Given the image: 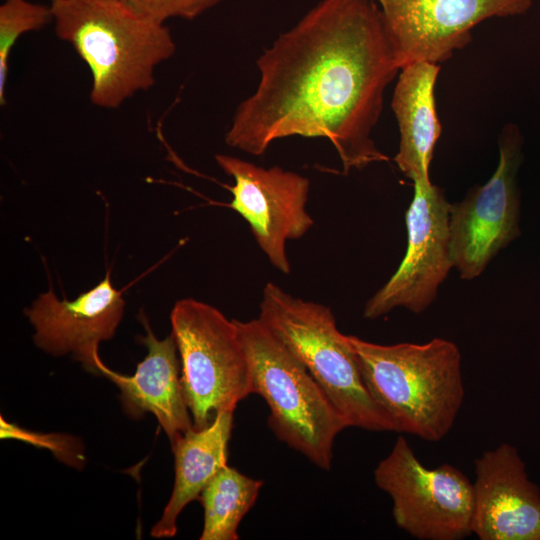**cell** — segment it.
<instances>
[{
	"label": "cell",
	"instance_id": "obj_14",
	"mask_svg": "<svg viewBox=\"0 0 540 540\" xmlns=\"http://www.w3.org/2000/svg\"><path fill=\"white\" fill-rule=\"evenodd\" d=\"M140 320L146 334L138 340L147 348V355L137 364L135 373L128 376L111 370L99 354L94 357L90 371L102 374L119 388L127 416L138 419L151 413L171 444L194 428L181 384L178 349L172 335L162 340L155 337L143 313Z\"/></svg>",
	"mask_w": 540,
	"mask_h": 540
},
{
	"label": "cell",
	"instance_id": "obj_12",
	"mask_svg": "<svg viewBox=\"0 0 540 540\" xmlns=\"http://www.w3.org/2000/svg\"><path fill=\"white\" fill-rule=\"evenodd\" d=\"M472 534L480 540H540V489L517 448L502 443L475 460Z\"/></svg>",
	"mask_w": 540,
	"mask_h": 540
},
{
	"label": "cell",
	"instance_id": "obj_1",
	"mask_svg": "<svg viewBox=\"0 0 540 540\" xmlns=\"http://www.w3.org/2000/svg\"><path fill=\"white\" fill-rule=\"evenodd\" d=\"M256 65L258 85L237 106L227 145L261 156L282 138H325L344 174L389 160L372 132L401 68L374 0H321Z\"/></svg>",
	"mask_w": 540,
	"mask_h": 540
},
{
	"label": "cell",
	"instance_id": "obj_15",
	"mask_svg": "<svg viewBox=\"0 0 540 540\" xmlns=\"http://www.w3.org/2000/svg\"><path fill=\"white\" fill-rule=\"evenodd\" d=\"M439 72V64L427 61L402 67L392 96L400 136L394 161L413 183H431L430 164L442 132L435 104Z\"/></svg>",
	"mask_w": 540,
	"mask_h": 540
},
{
	"label": "cell",
	"instance_id": "obj_9",
	"mask_svg": "<svg viewBox=\"0 0 540 540\" xmlns=\"http://www.w3.org/2000/svg\"><path fill=\"white\" fill-rule=\"evenodd\" d=\"M450 206L441 188L432 182H414L413 198L405 216V256L391 278L366 302L364 318L377 319L397 307L419 314L432 304L453 267Z\"/></svg>",
	"mask_w": 540,
	"mask_h": 540
},
{
	"label": "cell",
	"instance_id": "obj_6",
	"mask_svg": "<svg viewBox=\"0 0 540 540\" xmlns=\"http://www.w3.org/2000/svg\"><path fill=\"white\" fill-rule=\"evenodd\" d=\"M171 327L181 364V384L195 429L220 411H235L251 394L249 365L236 319L192 299L177 301Z\"/></svg>",
	"mask_w": 540,
	"mask_h": 540
},
{
	"label": "cell",
	"instance_id": "obj_20",
	"mask_svg": "<svg viewBox=\"0 0 540 540\" xmlns=\"http://www.w3.org/2000/svg\"><path fill=\"white\" fill-rule=\"evenodd\" d=\"M51 2L54 1V0H50Z\"/></svg>",
	"mask_w": 540,
	"mask_h": 540
},
{
	"label": "cell",
	"instance_id": "obj_18",
	"mask_svg": "<svg viewBox=\"0 0 540 540\" xmlns=\"http://www.w3.org/2000/svg\"><path fill=\"white\" fill-rule=\"evenodd\" d=\"M53 21L50 6L29 0H6L0 5V104L6 103L9 58L17 40Z\"/></svg>",
	"mask_w": 540,
	"mask_h": 540
},
{
	"label": "cell",
	"instance_id": "obj_16",
	"mask_svg": "<svg viewBox=\"0 0 540 540\" xmlns=\"http://www.w3.org/2000/svg\"><path fill=\"white\" fill-rule=\"evenodd\" d=\"M233 420L234 411H220L206 427L192 428L171 443L175 481L162 516L151 530L153 537L175 536L182 510L198 500L209 481L227 465Z\"/></svg>",
	"mask_w": 540,
	"mask_h": 540
},
{
	"label": "cell",
	"instance_id": "obj_2",
	"mask_svg": "<svg viewBox=\"0 0 540 540\" xmlns=\"http://www.w3.org/2000/svg\"><path fill=\"white\" fill-rule=\"evenodd\" d=\"M57 37L70 44L91 73L90 101L117 109L155 83V70L176 51L165 23L130 0H54Z\"/></svg>",
	"mask_w": 540,
	"mask_h": 540
},
{
	"label": "cell",
	"instance_id": "obj_13",
	"mask_svg": "<svg viewBox=\"0 0 540 540\" xmlns=\"http://www.w3.org/2000/svg\"><path fill=\"white\" fill-rule=\"evenodd\" d=\"M125 301L110 272L74 300H60L53 289L39 295L25 313L35 329L37 347L54 356L72 353L91 370L100 342L111 339L122 319Z\"/></svg>",
	"mask_w": 540,
	"mask_h": 540
},
{
	"label": "cell",
	"instance_id": "obj_19",
	"mask_svg": "<svg viewBox=\"0 0 540 540\" xmlns=\"http://www.w3.org/2000/svg\"><path fill=\"white\" fill-rule=\"evenodd\" d=\"M145 14L165 23L171 18L193 20L225 0H130Z\"/></svg>",
	"mask_w": 540,
	"mask_h": 540
},
{
	"label": "cell",
	"instance_id": "obj_7",
	"mask_svg": "<svg viewBox=\"0 0 540 540\" xmlns=\"http://www.w3.org/2000/svg\"><path fill=\"white\" fill-rule=\"evenodd\" d=\"M374 481L392 500L397 527L420 540H460L472 534L473 483L444 463L425 467L404 436L375 467Z\"/></svg>",
	"mask_w": 540,
	"mask_h": 540
},
{
	"label": "cell",
	"instance_id": "obj_8",
	"mask_svg": "<svg viewBox=\"0 0 540 540\" xmlns=\"http://www.w3.org/2000/svg\"><path fill=\"white\" fill-rule=\"evenodd\" d=\"M523 137L506 124L499 137V162L490 179L450 206V251L460 277L479 276L500 250L520 235L517 174Z\"/></svg>",
	"mask_w": 540,
	"mask_h": 540
},
{
	"label": "cell",
	"instance_id": "obj_5",
	"mask_svg": "<svg viewBox=\"0 0 540 540\" xmlns=\"http://www.w3.org/2000/svg\"><path fill=\"white\" fill-rule=\"evenodd\" d=\"M246 352L251 394L269 409L276 438L322 470H330L340 414L305 366L256 319L236 320Z\"/></svg>",
	"mask_w": 540,
	"mask_h": 540
},
{
	"label": "cell",
	"instance_id": "obj_10",
	"mask_svg": "<svg viewBox=\"0 0 540 540\" xmlns=\"http://www.w3.org/2000/svg\"><path fill=\"white\" fill-rule=\"evenodd\" d=\"M215 160L234 180L228 187L232 194L228 206L247 221L269 262L289 274L287 241L303 237L314 224L306 211L309 179L279 166L264 168L232 155L217 154Z\"/></svg>",
	"mask_w": 540,
	"mask_h": 540
},
{
	"label": "cell",
	"instance_id": "obj_4",
	"mask_svg": "<svg viewBox=\"0 0 540 540\" xmlns=\"http://www.w3.org/2000/svg\"><path fill=\"white\" fill-rule=\"evenodd\" d=\"M258 319L307 369L340 414L346 428L394 432L370 396L355 351L326 305L307 301L269 282Z\"/></svg>",
	"mask_w": 540,
	"mask_h": 540
},
{
	"label": "cell",
	"instance_id": "obj_17",
	"mask_svg": "<svg viewBox=\"0 0 540 540\" xmlns=\"http://www.w3.org/2000/svg\"><path fill=\"white\" fill-rule=\"evenodd\" d=\"M263 481L222 467L202 490L198 500L204 511L201 540H237L238 528L254 506Z\"/></svg>",
	"mask_w": 540,
	"mask_h": 540
},
{
	"label": "cell",
	"instance_id": "obj_11",
	"mask_svg": "<svg viewBox=\"0 0 540 540\" xmlns=\"http://www.w3.org/2000/svg\"><path fill=\"white\" fill-rule=\"evenodd\" d=\"M400 68L418 61L440 64L472 40L491 18L527 13L533 0H374Z\"/></svg>",
	"mask_w": 540,
	"mask_h": 540
},
{
	"label": "cell",
	"instance_id": "obj_3",
	"mask_svg": "<svg viewBox=\"0 0 540 540\" xmlns=\"http://www.w3.org/2000/svg\"><path fill=\"white\" fill-rule=\"evenodd\" d=\"M348 339L365 386L394 432L432 442L450 432L465 395L454 342L437 337L421 344L382 345L354 335Z\"/></svg>",
	"mask_w": 540,
	"mask_h": 540
}]
</instances>
